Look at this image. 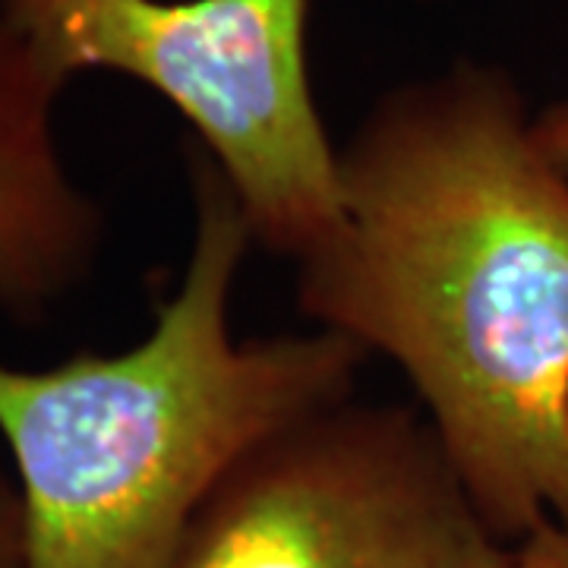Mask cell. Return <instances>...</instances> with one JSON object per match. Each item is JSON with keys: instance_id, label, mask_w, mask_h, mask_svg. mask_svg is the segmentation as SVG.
<instances>
[{"instance_id": "6da1fadb", "label": "cell", "mask_w": 568, "mask_h": 568, "mask_svg": "<svg viewBox=\"0 0 568 568\" xmlns=\"http://www.w3.org/2000/svg\"><path fill=\"white\" fill-rule=\"evenodd\" d=\"M338 178L301 310L405 373L508 547L568 525V181L521 92L480 63L395 89Z\"/></svg>"}, {"instance_id": "7a4b0ae2", "label": "cell", "mask_w": 568, "mask_h": 568, "mask_svg": "<svg viewBox=\"0 0 568 568\" xmlns=\"http://www.w3.org/2000/svg\"><path fill=\"white\" fill-rule=\"evenodd\" d=\"M190 186V260L142 342L48 369L0 361L26 568H178L224 474L275 429L354 392L366 354L328 328L234 338L231 297L253 231L203 149Z\"/></svg>"}, {"instance_id": "3957f363", "label": "cell", "mask_w": 568, "mask_h": 568, "mask_svg": "<svg viewBox=\"0 0 568 568\" xmlns=\"http://www.w3.org/2000/svg\"><path fill=\"white\" fill-rule=\"evenodd\" d=\"M61 80L111 70L181 111L253 241L304 260L342 212L338 149L310 82V0H0Z\"/></svg>"}, {"instance_id": "277c9868", "label": "cell", "mask_w": 568, "mask_h": 568, "mask_svg": "<svg viewBox=\"0 0 568 568\" xmlns=\"http://www.w3.org/2000/svg\"><path fill=\"white\" fill-rule=\"evenodd\" d=\"M424 410L335 402L219 480L178 568H508Z\"/></svg>"}, {"instance_id": "5b68a950", "label": "cell", "mask_w": 568, "mask_h": 568, "mask_svg": "<svg viewBox=\"0 0 568 568\" xmlns=\"http://www.w3.org/2000/svg\"><path fill=\"white\" fill-rule=\"evenodd\" d=\"M67 85L0 13V313L36 323L102 253L104 215L67 171L54 104Z\"/></svg>"}, {"instance_id": "8992f818", "label": "cell", "mask_w": 568, "mask_h": 568, "mask_svg": "<svg viewBox=\"0 0 568 568\" xmlns=\"http://www.w3.org/2000/svg\"><path fill=\"white\" fill-rule=\"evenodd\" d=\"M0 568H26L20 489L3 455H0Z\"/></svg>"}, {"instance_id": "52a82bcc", "label": "cell", "mask_w": 568, "mask_h": 568, "mask_svg": "<svg viewBox=\"0 0 568 568\" xmlns=\"http://www.w3.org/2000/svg\"><path fill=\"white\" fill-rule=\"evenodd\" d=\"M508 568H568V525H544L511 544Z\"/></svg>"}, {"instance_id": "ba28073f", "label": "cell", "mask_w": 568, "mask_h": 568, "mask_svg": "<svg viewBox=\"0 0 568 568\" xmlns=\"http://www.w3.org/2000/svg\"><path fill=\"white\" fill-rule=\"evenodd\" d=\"M534 133L544 145V152L568 181V102L549 104L547 111L534 121Z\"/></svg>"}]
</instances>
